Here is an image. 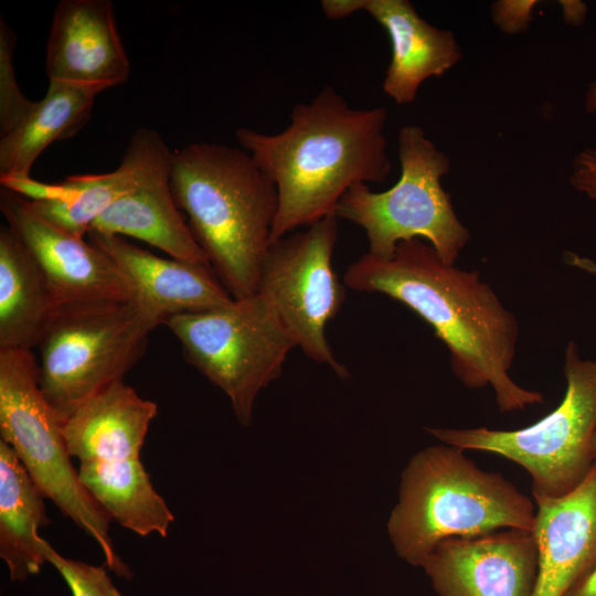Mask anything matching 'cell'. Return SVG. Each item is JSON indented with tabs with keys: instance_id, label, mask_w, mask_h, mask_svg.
Listing matches in <instances>:
<instances>
[{
	"instance_id": "1",
	"label": "cell",
	"mask_w": 596,
	"mask_h": 596,
	"mask_svg": "<svg viewBox=\"0 0 596 596\" xmlns=\"http://www.w3.org/2000/svg\"><path fill=\"white\" fill-rule=\"evenodd\" d=\"M343 281L413 310L447 347L456 377L468 389L490 386L501 413L543 401L542 393L523 389L509 374L519 323L479 272L445 264L430 244L415 238L401 242L390 259L364 254Z\"/></svg>"
},
{
	"instance_id": "2",
	"label": "cell",
	"mask_w": 596,
	"mask_h": 596,
	"mask_svg": "<svg viewBox=\"0 0 596 596\" xmlns=\"http://www.w3.org/2000/svg\"><path fill=\"white\" fill-rule=\"evenodd\" d=\"M387 116L384 107L352 108L327 85L310 102L292 107L290 124L283 131L236 130L238 143L277 190L270 244L336 215L351 187L380 183L390 175Z\"/></svg>"
},
{
	"instance_id": "3",
	"label": "cell",
	"mask_w": 596,
	"mask_h": 596,
	"mask_svg": "<svg viewBox=\"0 0 596 596\" xmlns=\"http://www.w3.org/2000/svg\"><path fill=\"white\" fill-rule=\"evenodd\" d=\"M169 184L227 292L234 299L256 294L278 211L275 184L248 152L210 142L172 153Z\"/></svg>"
},
{
	"instance_id": "4",
	"label": "cell",
	"mask_w": 596,
	"mask_h": 596,
	"mask_svg": "<svg viewBox=\"0 0 596 596\" xmlns=\"http://www.w3.org/2000/svg\"><path fill=\"white\" fill-rule=\"evenodd\" d=\"M533 502L502 475L485 471L451 445L415 454L402 472L387 532L397 555L424 562L441 541L503 529L534 530Z\"/></svg>"
},
{
	"instance_id": "5",
	"label": "cell",
	"mask_w": 596,
	"mask_h": 596,
	"mask_svg": "<svg viewBox=\"0 0 596 596\" xmlns=\"http://www.w3.org/2000/svg\"><path fill=\"white\" fill-rule=\"evenodd\" d=\"M158 326L137 301L54 307L36 344L39 384L63 423L85 401L123 381Z\"/></svg>"
},
{
	"instance_id": "6",
	"label": "cell",
	"mask_w": 596,
	"mask_h": 596,
	"mask_svg": "<svg viewBox=\"0 0 596 596\" xmlns=\"http://www.w3.org/2000/svg\"><path fill=\"white\" fill-rule=\"evenodd\" d=\"M63 421L39 384L31 350L0 349V436L18 456L44 498L96 541L115 574L131 576L109 534L110 517L84 488L72 465Z\"/></svg>"
},
{
	"instance_id": "7",
	"label": "cell",
	"mask_w": 596,
	"mask_h": 596,
	"mask_svg": "<svg viewBox=\"0 0 596 596\" xmlns=\"http://www.w3.org/2000/svg\"><path fill=\"white\" fill-rule=\"evenodd\" d=\"M397 140L398 181L383 192L372 191L366 183L351 187L336 216L363 228L369 254L375 257L390 259L401 242L425 238L445 264L454 265L470 233L441 185L450 160L419 126L402 127Z\"/></svg>"
},
{
	"instance_id": "8",
	"label": "cell",
	"mask_w": 596,
	"mask_h": 596,
	"mask_svg": "<svg viewBox=\"0 0 596 596\" xmlns=\"http://www.w3.org/2000/svg\"><path fill=\"white\" fill-rule=\"evenodd\" d=\"M566 392L561 404L536 423L514 430L487 427L427 428L444 444L500 455L532 478L533 497L560 498L576 489L596 459V361L583 360L575 342L564 355Z\"/></svg>"
},
{
	"instance_id": "9",
	"label": "cell",
	"mask_w": 596,
	"mask_h": 596,
	"mask_svg": "<svg viewBox=\"0 0 596 596\" xmlns=\"http://www.w3.org/2000/svg\"><path fill=\"white\" fill-rule=\"evenodd\" d=\"M185 360L230 398L238 422L253 421L258 393L281 374L296 348L272 304L260 294L224 307L170 317Z\"/></svg>"
},
{
	"instance_id": "10",
	"label": "cell",
	"mask_w": 596,
	"mask_h": 596,
	"mask_svg": "<svg viewBox=\"0 0 596 596\" xmlns=\"http://www.w3.org/2000/svg\"><path fill=\"white\" fill-rule=\"evenodd\" d=\"M338 217L327 216L304 231L270 244L257 292L276 310L296 347L312 361L349 377L326 337V328L341 310L344 286L333 269Z\"/></svg>"
},
{
	"instance_id": "11",
	"label": "cell",
	"mask_w": 596,
	"mask_h": 596,
	"mask_svg": "<svg viewBox=\"0 0 596 596\" xmlns=\"http://www.w3.org/2000/svg\"><path fill=\"white\" fill-rule=\"evenodd\" d=\"M0 210L42 272L55 306L136 301L132 285L104 252L45 220L26 198L2 187Z\"/></svg>"
},
{
	"instance_id": "12",
	"label": "cell",
	"mask_w": 596,
	"mask_h": 596,
	"mask_svg": "<svg viewBox=\"0 0 596 596\" xmlns=\"http://www.w3.org/2000/svg\"><path fill=\"white\" fill-rule=\"evenodd\" d=\"M172 153L156 130L139 128L113 172L71 175L55 184L32 178L12 180L8 188L26 198L52 224L84 237L93 222L118 199L170 170Z\"/></svg>"
},
{
	"instance_id": "13",
	"label": "cell",
	"mask_w": 596,
	"mask_h": 596,
	"mask_svg": "<svg viewBox=\"0 0 596 596\" xmlns=\"http://www.w3.org/2000/svg\"><path fill=\"white\" fill-rule=\"evenodd\" d=\"M539 564L532 531L449 538L423 564L439 596H533Z\"/></svg>"
},
{
	"instance_id": "14",
	"label": "cell",
	"mask_w": 596,
	"mask_h": 596,
	"mask_svg": "<svg viewBox=\"0 0 596 596\" xmlns=\"http://www.w3.org/2000/svg\"><path fill=\"white\" fill-rule=\"evenodd\" d=\"M320 6L333 20L368 12L385 29L392 58L383 91L398 105L413 103L424 81L443 76L462 57L454 33L428 23L407 0H322Z\"/></svg>"
},
{
	"instance_id": "15",
	"label": "cell",
	"mask_w": 596,
	"mask_h": 596,
	"mask_svg": "<svg viewBox=\"0 0 596 596\" xmlns=\"http://www.w3.org/2000/svg\"><path fill=\"white\" fill-rule=\"evenodd\" d=\"M49 81L107 88L125 83L130 63L109 0H61L46 43Z\"/></svg>"
},
{
	"instance_id": "16",
	"label": "cell",
	"mask_w": 596,
	"mask_h": 596,
	"mask_svg": "<svg viewBox=\"0 0 596 596\" xmlns=\"http://www.w3.org/2000/svg\"><path fill=\"white\" fill-rule=\"evenodd\" d=\"M87 237L128 278L136 301L158 324L177 315L224 307L234 299L211 266L162 258L118 235L89 231Z\"/></svg>"
},
{
	"instance_id": "17",
	"label": "cell",
	"mask_w": 596,
	"mask_h": 596,
	"mask_svg": "<svg viewBox=\"0 0 596 596\" xmlns=\"http://www.w3.org/2000/svg\"><path fill=\"white\" fill-rule=\"evenodd\" d=\"M538 576L533 596H564L596 563V461L560 498H534Z\"/></svg>"
},
{
	"instance_id": "18",
	"label": "cell",
	"mask_w": 596,
	"mask_h": 596,
	"mask_svg": "<svg viewBox=\"0 0 596 596\" xmlns=\"http://www.w3.org/2000/svg\"><path fill=\"white\" fill-rule=\"evenodd\" d=\"M158 413L123 381L81 404L64 422L63 435L71 457L82 461L139 458L149 425Z\"/></svg>"
},
{
	"instance_id": "19",
	"label": "cell",
	"mask_w": 596,
	"mask_h": 596,
	"mask_svg": "<svg viewBox=\"0 0 596 596\" xmlns=\"http://www.w3.org/2000/svg\"><path fill=\"white\" fill-rule=\"evenodd\" d=\"M100 85L50 81L44 97L13 129L0 136V180L28 179L53 142L75 136L88 121Z\"/></svg>"
},
{
	"instance_id": "20",
	"label": "cell",
	"mask_w": 596,
	"mask_h": 596,
	"mask_svg": "<svg viewBox=\"0 0 596 596\" xmlns=\"http://www.w3.org/2000/svg\"><path fill=\"white\" fill-rule=\"evenodd\" d=\"M169 175L170 170L161 172L118 199L89 231L138 238L172 258L211 266L173 200Z\"/></svg>"
},
{
	"instance_id": "21",
	"label": "cell",
	"mask_w": 596,
	"mask_h": 596,
	"mask_svg": "<svg viewBox=\"0 0 596 596\" xmlns=\"http://www.w3.org/2000/svg\"><path fill=\"white\" fill-rule=\"evenodd\" d=\"M43 499L15 453L0 439V557L12 582L39 574L46 563L39 535L50 522Z\"/></svg>"
},
{
	"instance_id": "22",
	"label": "cell",
	"mask_w": 596,
	"mask_h": 596,
	"mask_svg": "<svg viewBox=\"0 0 596 596\" xmlns=\"http://www.w3.org/2000/svg\"><path fill=\"white\" fill-rule=\"evenodd\" d=\"M55 307L45 278L23 243L0 226V349L32 350Z\"/></svg>"
},
{
	"instance_id": "23",
	"label": "cell",
	"mask_w": 596,
	"mask_h": 596,
	"mask_svg": "<svg viewBox=\"0 0 596 596\" xmlns=\"http://www.w3.org/2000/svg\"><path fill=\"white\" fill-rule=\"evenodd\" d=\"M77 471L84 488L111 520L141 536H167L174 517L139 458L82 461Z\"/></svg>"
},
{
	"instance_id": "24",
	"label": "cell",
	"mask_w": 596,
	"mask_h": 596,
	"mask_svg": "<svg viewBox=\"0 0 596 596\" xmlns=\"http://www.w3.org/2000/svg\"><path fill=\"white\" fill-rule=\"evenodd\" d=\"M17 38L0 19V136L13 129L31 111L35 102L28 99L15 79L13 55Z\"/></svg>"
},
{
	"instance_id": "25",
	"label": "cell",
	"mask_w": 596,
	"mask_h": 596,
	"mask_svg": "<svg viewBox=\"0 0 596 596\" xmlns=\"http://www.w3.org/2000/svg\"><path fill=\"white\" fill-rule=\"evenodd\" d=\"M41 551L46 563L63 577L72 596H123L104 566L64 557L44 539L41 540Z\"/></svg>"
},
{
	"instance_id": "26",
	"label": "cell",
	"mask_w": 596,
	"mask_h": 596,
	"mask_svg": "<svg viewBox=\"0 0 596 596\" xmlns=\"http://www.w3.org/2000/svg\"><path fill=\"white\" fill-rule=\"evenodd\" d=\"M536 1H499L493 7L496 23L505 32H519L531 19V10Z\"/></svg>"
},
{
	"instance_id": "27",
	"label": "cell",
	"mask_w": 596,
	"mask_h": 596,
	"mask_svg": "<svg viewBox=\"0 0 596 596\" xmlns=\"http://www.w3.org/2000/svg\"><path fill=\"white\" fill-rule=\"evenodd\" d=\"M571 184L590 199H596V148H587L576 156Z\"/></svg>"
},
{
	"instance_id": "28",
	"label": "cell",
	"mask_w": 596,
	"mask_h": 596,
	"mask_svg": "<svg viewBox=\"0 0 596 596\" xmlns=\"http://www.w3.org/2000/svg\"><path fill=\"white\" fill-rule=\"evenodd\" d=\"M564 596H596V563Z\"/></svg>"
},
{
	"instance_id": "29",
	"label": "cell",
	"mask_w": 596,
	"mask_h": 596,
	"mask_svg": "<svg viewBox=\"0 0 596 596\" xmlns=\"http://www.w3.org/2000/svg\"><path fill=\"white\" fill-rule=\"evenodd\" d=\"M567 263L576 266L581 269H584L596 277V263L589 258L582 257L574 253H567Z\"/></svg>"
},
{
	"instance_id": "30",
	"label": "cell",
	"mask_w": 596,
	"mask_h": 596,
	"mask_svg": "<svg viewBox=\"0 0 596 596\" xmlns=\"http://www.w3.org/2000/svg\"><path fill=\"white\" fill-rule=\"evenodd\" d=\"M585 110L588 114L596 113V79L589 84L585 94Z\"/></svg>"
},
{
	"instance_id": "31",
	"label": "cell",
	"mask_w": 596,
	"mask_h": 596,
	"mask_svg": "<svg viewBox=\"0 0 596 596\" xmlns=\"http://www.w3.org/2000/svg\"><path fill=\"white\" fill-rule=\"evenodd\" d=\"M592 450H593L594 458L596 459V435L594 436V439H593Z\"/></svg>"
}]
</instances>
